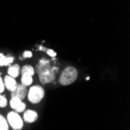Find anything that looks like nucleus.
<instances>
[{
	"mask_svg": "<svg viewBox=\"0 0 130 130\" xmlns=\"http://www.w3.org/2000/svg\"><path fill=\"white\" fill-rule=\"evenodd\" d=\"M20 66L18 64H15L13 66H11L9 69H8V74L9 76L13 77V78H17L19 76L20 73Z\"/></svg>",
	"mask_w": 130,
	"mask_h": 130,
	"instance_id": "1a4fd4ad",
	"label": "nucleus"
},
{
	"mask_svg": "<svg viewBox=\"0 0 130 130\" xmlns=\"http://www.w3.org/2000/svg\"><path fill=\"white\" fill-rule=\"evenodd\" d=\"M3 82H4L5 87L9 91H13L17 86V83L16 79L10 76H6Z\"/></svg>",
	"mask_w": 130,
	"mask_h": 130,
	"instance_id": "6e6552de",
	"label": "nucleus"
},
{
	"mask_svg": "<svg viewBox=\"0 0 130 130\" xmlns=\"http://www.w3.org/2000/svg\"><path fill=\"white\" fill-rule=\"evenodd\" d=\"M78 77V71L73 66H68L63 71L58 82L63 86H68L74 83Z\"/></svg>",
	"mask_w": 130,
	"mask_h": 130,
	"instance_id": "f03ea898",
	"label": "nucleus"
},
{
	"mask_svg": "<svg viewBox=\"0 0 130 130\" xmlns=\"http://www.w3.org/2000/svg\"><path fill=\"white\" fill-rule=\"evenodd\" d=\"M44 97V90L42 87L35 85L30 88L27 92V98L32 104H38Z\"/></svg>",
	"mask_w": 130,
	"mask_h": 130,
	"instance_id": "7ed1b4c3",
	"label": "nucleus"
},
{
	"mask_svg": "<svg viewBox=\"0 0 130 130\" xmlns=\"http://www.w3.org/2000/svg\"><path fill=\"white\" fill-rule=\"evenodd\" d=\"M14 58L13 57H6L3 53H0V66H9L13 62Z\"/></svg>",
	"mask_w": 130,
	"mask_h": 130,
	"instance_id": "9d476101",
	"label": "nucleus"
},
{
	"mask_svg": "<svg viewBox=\"0 0 130 130\" xmlns=\"http://www.w3.org/2000/svg\"><path fill=\"white\" fill-rule=\"evenodd\" d=\"M35 69L38 74L40 82L42 84H47L55 80L58 67L52 66L49 60L42 58L36 65Z\"/></svg>",
	"mask_w": 130,
	"mask_h": 130,
	"instance_id": "f257e3e1",
	"label": "nucleus"
},
{
	"mask_svg": "<svg viewBox=\"0 0 130 130\" xmlns=\"http://www.w3.org/2000/svg\"><path fill=\"white\" fill-rule=\"evenodd\" d=\"M10 107L16 112L20 113V112H23L26 109V104L20 98H12L10 100Z\"/></svg>",
	"mask_w": 130,
	"mask_h": 130,
	"instance_id": "423d86ee",
	"label": "nucleus"
},
{
	"mask_svg": "<svg viewBox=\"0 0 130 130\" xmlns=\"http://www.w3.org/2000/svg\"><path fill=\"white\" fill-rule=\"evenodd\" d=\"M23 58H31L32 56H33V54H32V52H30V51H25L24 52H23Z\"/></svg>",
	"mask_w": 130,
	"mask_h": 130,
	"instance_id": "f3484780",
	"label": "nucleus"
},
{
	"mask_svg": "<svg viewBox=\"0 0 130 130\" xmlns=\"http://www.w3.org/2000/svg\"><path fill=\"white\" fill-rule=\"evenodd\" d=\"M7 120L10 126L15 130H20L23 126V120L17 112L10 111L7 115Z\"/></svg>",
	"mask_w": 130,
	"mask_h": 130,
	"instance_id": "20e7f679",
	"label": "nucleus"
},
{
	"mask_svg": "<svg viewBox=\"0 0 130 130\" xmlns=\"http://www.w3.org/2000/svg\"><path fill=\"white\" fill-rule=\"evenodd\" d=\"M33 83V78L31 76H27V75H22L21 77V84L26 87L30 86Z\"/></svg>",
	"mask_w": 130,
	"mask_h": 130,
	"instance_id": "f8f14e48",
	"label": "nucleus"
},
{
	"mask_svg": "<svg viewBox=\"0 0 130 130\" xmlns=\"http://www.w3.org/2000/svg\"><path fill=\"white\" fill-rule=\"evenodd\" d=\"M34 73H35L34 69L31 66H30V65L24 66L22 68V69H21V74L22 75H27V76H33Z\"/></svg>",
	"mask_w": 130,
	"mask_h": 130,
	"instance_id": "9b49d317",
	"label": "nucleus"
},
{
	"mask_svg": "<svg viewBox=\"0 0 130 130\" xmlns=\"http://www.w3.org/2000/svg\"><path fill=\"white\" fill-rule=\"evenodd\" d=\"M38 115L33 110H27L23 114V119L27 123H33L38 120Z\"/></svg>",
	"mask_w": 130,
	"mask_h": 130,
	"instance_id": "0eeeda50",
	"label": "nucleus"
},
{
	"mask_svg": "<svg viewBox=\"0 0 130 130\" xmlns=\"http://www.w3.org/2000/svg\"><path fill=\"white\" fill-rule=\"evenodd\" d=\"M46 52H47V54L52 58H54L57 55V53L55 51H53L52 49H46Z\"/></svg>",
	"mask_w": 130,
	"mask_h": 130,
	"instance_id": "2eb2a0df",
	"label": "nucleus"
},
{
	"mask_svg": "<svg viewBox=\"0 0 130 130\" xmlns=\"http://www.w3.org/2000/svg\"><path fill=\"white\" fill-rule=\"evenodd\" d=\"M27 91L26 86L22 84H17V87L13 91H11V98H17L20 100H23L27 95Z\"/></svg>",
	"mask_w": 130,
	"mask_h": 130,
	"instance_id": "39448f33",
	"label": "nucleus"
},
{
	"mask_svg": "<svg viewBox=\"0 0 130 130\" xmlns=\"http://www.w3.org/2000/svg\"><path fill=\"white\" fill-rule=\"evenodd\" d=\"M5 90V86H4V82L2 79V77L0 76V93H3Z\"/></svg>",
	"mask_w": 130,
	"mask_h": 130,
	"instance_id": "dca6fc26",
	"label": "nucleus"
},
{
	"mask_svg": "<svg viewBox=\"0 0 130 130\" xmlns=\"http://www.w3.org/2000/svg\"><path fill=\"white\" fill-rule=\"evenodd\" d=\"M9 125L5 118L0 114V130H8Z\"/></svg>",
	"mask_w": 130,
	"mask_h": 130,
	"instance_id": "ddd939ff",
	"label": "nucleus"
},
{
	"mask_svg": "<svg viewBox=\"0 0 130 130\" xmlns=\"http://www.w3.org/2000/svg\"><path fill=\"white\" fill-rule=\"evenodd\" d=\"M7 105V100L6 98L0 94V108H5Z\"/></svg>",
	"mask_w": 130,
	"mask_h": 130,
	"instance_id": "4468645a",
	"label": "nucleus"
}]
</instances>
